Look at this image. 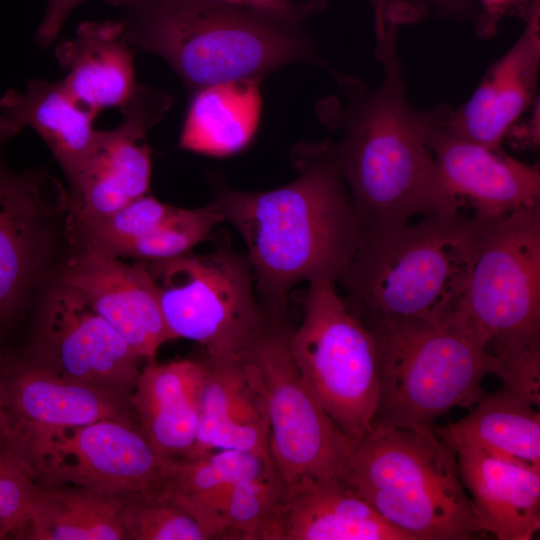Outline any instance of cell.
<instances>
[{"mask_svg":"<svg viewBox=\"0 0 540 540\" xmlns=\"http://www.w3.org/2000/svg\"><path fill=\"white\" fill-rule=\"evenodd\" d=\"M301 324L288 346L310 393L352 441L373 429L380 391L379 355L369 328L345 304L335 282L308 283Z\"/></svg>","mask_w":540,"mask_h":540,"instance_id":"obj_9","label":"cell"},{"mask_svg":"<svg viewBox=\"0 0 540 540\" xmlns=\"http://www.w3.org/2000/svg\"><path fill=\"white\" fill-rule=\"evenodd\" d=\"M203 360L150 361L130 394L133 416L152 445L170 458L192 451L199 425Z\"/></svg>","mask_w":540,"mask_h":540,"instance_id":"obj_21","label":"cell"},{"mask_svg":"<svg viewBox=\"0 0 540 540\" xmlns=\"http://www.w3.org/2000/svg\"><path fill=\"white\" fill-rule=\"evenodd\" d=\"M171 104L165 92L136 85L120 109L121 122L112 129L96 131L81 167L68 182V217L109 215L148 194L151 152L146 134Z\"/></svg>","mask_w":540,"mask_h":540,"instance_id":"obj_14","label":"cell"},{"mask_svg":"<svg viewBox=\"0 0 540 540\" xmlns=\"http://www.w3.org/2000/svg\"><path fill=\"white\" fill-rule=\"evenodd\" d=\"M344 483L412 540L484 534L456 451L436 434L373 426L354 441Z\"/></svg>","mask_w":540,"mask_h":540,"instance_id":"obj_5","label":"cell"},{"mask_svg":"<svg viewBox=\"0 0 540 540\" xmlns=\"http://www.w3.org/2000/svg\"><path fill=\"white\" fill-rule=\"evenodd\" d=\"M97 115L81 104L62 81L34 79L24 91L8 89L0 98V131L13 138L25 127L34 130L68 182L92 146Z\"/></svg>","mask_w":540,"mask_h":540,"instance_id":"obj_23","label":"cell"},{"mask_svg":"<svg viewBox=\"0 0 540 540\" xmlns=\"http://www.w3.org/2000/svg\"><path fill=\"white\" fill-rule=\"evenodd\" d=\"M223 221L224 217L213 201L195 209L175 207L156 228L128 246L122 258L151 262L188 254Z\"/></svg>","mask_w":540,"mask_h":540,"instance_id":"obj_31","label":"cell"},{"mask_svg":"<svg viewBox=\"0 0 540 540\" xmlns=\"http://www.w3.org/2000/svg\"><path fill=\"white\" fill-rule=\"evenodd\" d=\"M287 320L267 318L247 356L259 370L267 401L269 451L285 486L343 481L354 441L330 419L291 357Z\"/></svg>","mask_w":540,"mask_h":540,"instance_id":"obj_11","label":"cell"},{"mask_svg":"<svg viewBox=\"0 0 540 540\" xmlns=\"http://www.w3.org/2000/svg\"><path fill=\"white\" fill-rule=\"evenodd\" d=\"M83 1L86 0H47L44 17L36 32L37 44L41 47H48L53 43L69 14ZM103 1L122 8L130 2V0Z\"/></svg>","mask_w":540,"mask_h":540,"instance_id":"obj_35","label":"cell"},{"mask_svg":"<svg viewBox=\"0 0 540 540\" xmlns=\"http://www.w3.org/2000/svg\"><path fill=\"white\" fill-rule=\"evenodd\" d=\"M265 540H412L343 481L285 486Z\"/></svg>","mask_w":540,"mask_h":540,"instance_id":"obj_20","label":"cell"},{"mask_svg":"<svg viewBox=\"0 0 540 540\" xmlns=\"http://www.w3.org/2000/svg\"><path fill=\"white\" fill-rule=\"evenodd\" d=\"M204 361L197 438L186 457L240 450L271 460L266 394L256 365L248 356Z\"/></svg>","mask_w":540,"mask_h":540,"instance_id":"obj_19","label":"cell"},{"mask_svg":"<svg viewBox=\"0 0 540 540\" xmlns=\"http://www.w3.org/2000/svg\"><path fill=\"white\" fill-rule=\"evenodd\" d=\"M427 11L433 8L439 14L453 17H467L475 14L470 0H417Z\"/></svg>","mask_w":540,"mask_h":540,"instance_id":"obj_39","label":"cell"},{"mask_svg":"<svg viewBox=\"0 0 540 540\" xmlns=\"http://www.w3.org/2000/svg\"><path fill=\"white\" fill-rule=\"evenodd\" d=\"M450 108L429 110L427 142L445 192L475 216L494 219L540 205V172L502 151L468 140L446 127Z\"/></svg>","mask_w":540,"mask_h":540,"instance_id":"obj_15","label":"cell"},{"mask_svg":"<svg viewBox=\"0 0 540 540\" xmlns=\"http://www.w3.org/2000/svg\"><path fill=\"white\" fill-rule=\"evenodd\" d=\"M0 450L36 485H74L127 499L160 497L174 460L152 445L135 419L7 431Z\"/></svg>","mask_w":540,"mask_h":540,"instance_id":"obj_8","label":"cell"},{"mask_svg":"<svg viewBox=\"0 0 540 540\" xmlns=\"http://www.w3.org/2000/svg\"><path fill=\"white\" fill-rule=\"evenodd\" d=\"M298 177L266 192L215 185L213 202L239 232L268 318L287 320L300 282L340 281L358 249L361 226L330 141L294 150Z\"/></svg>","mask_w":540,"mask_h":540,"instance_id":"obj_2","label":"cell"},{"mask_svg":"<svg viewBox=\"0 0 540 540\" xmlns=\"http://www.w3.org/2000/svg\"><path fill=\"white\" fill-rule=\"evenodd\" d=\"M55 56L67 71L63 84L97 114L121 109L137 85L134 51L121 21L81 23L74 38L56 46Z\"/></svg>","mask_w":540,"mask_h":540,"instance_id":"obj_24","label":"cell"},{"mask_svg":"<svg viewBox=\"0 0 540 540\" xmlns=\"http://www.w3.org/2000/svg\"><path fill=\"white\" fill-rule=\"evenodd\" d=\"M0 389L6 410L5 433L135 419L128 397L60 377L25 357L4 362Z\"/></svg>","mask_w":540,"mask_h":540,"instance_id":"obj_18","label":"cell"},{"mask_svg":"<svg viewBox=\"0 0 540 540\" xmlns=\"http://www.w3.org/2000/svg\"><path fill=\"white\" fill-rule=\"evenodd\" d=\"M532 0H478L480 12L476 19V29L482 38L495 35L499 23L507 14L513 12L521 16Z\"/></svg>","mask_w":540,"mask_h":540,"instance_id":"obj_36","label":"cell"},{"mask_svg":"<svg viewBox=\"0 0 540 540\" xmlns=\"http://www.w3.org/2000/svg\"><path fill=\"white\" fill-rule=\"evenodd\" d=\"M462 483L483 533L531 540L540 530V469L471 448H455Z\"/></svg>","mask_w":540,"mask_h":540,"instance_id":"obj_22","label":"cell"},{"mask_svg":"<svg viewBox=\"0 0 540 540\" xmlns=\"http://www.w3.org/2000/svg\"><path fill=\"white\" fill-rule=\"evenodd\" d=\"M59 280L82 294L142 360L155 361L159 348L173 340L145 262L128 264L120 258L76 251Z\"/></svg>","mask_w":540,"mask_h":540,"instance_id":"obj_16","label":"cell"},{"mask_svg":"<svg viewBox=\"0 0 540 540\" xmlns=\"http://www.w3.org/2000/svg\"><path fill=\"white\" fill-rule=\"evenodd\" d=\"M174 208L146 194L109 215H66L64 234L77 251L121 259L128 246L156 228Z\"/></svg>","mask_w":540,"mask_h":540,"instance_id":"obj_29","label":"cell"},{"mask_svg":"<svg viewBox=\"0 0 540 540\" xmlns=\"http://www.w3.org/2000/svg\"><path fill=\"white\" fill-rule=\"evenodd\" d=\"M485 219L461 211L363 233L340 280L362 322L442 324L454 316L480 247Z\"/></svg>","mask_w":540,"mask_h":540,"instance_id":"obj_4","label":"cell"},{"mask_svg":"<svg viewBox=\"0 0 540 540\" xmlns=\"http://www.w3.org/2000/svg\"><path fill=\"white\" fill-rule=\"evenodd\" d=\"M5 427H6V410H5V404H4L3 396L0 389V447L4 438Z\"/></svg>","mask_w":540,"mask_h":540,"instance_id":"obj_40","label":"cell"},{"mask_svg":"<svg viewBox=\"0 0 540 540\" xmlns=\"http://www.w3.org/2000/svg\"><path fill=\"white\" fill-rule=\"evenodd\" d=\"M123 8L128 43L161 57L191 95L211 85L261 81L292 62L331 76L337 71L305 29L318 9L279 13L220 0H130Z\"/></svg>","mask_w":540,"mask_h":540,"instance_id":"obj_3","label":"cell"},{"mask_svg":"<svg viewBox=\"0 0 540 540\" xmlns=\"http://www.w3.org/2000/svg\"><path fill=\"white\" fill-rule=\"evenodd\" d=\"M4 362H5V361H4V359H3V356H2V353H1V349H0V369H1V367L3 366Z\"/></svg>","mask_w":540,"mask_h":540,"instance_id":"obj_41","label":"cell"},{"mask_svg":"<svg viewBox=\"0 0 540 540\" xmlns=\"http://www.w3.org/2000/svg\"><path fill=\"white\" fill-rule=\"evenodd\" d=\"M363 323L379 355L373 426L435 434V422L444 413L477 403L485 393L481 383L486 376L502 378L499 359L452 321Z\"/></svg>","mask_w":540,"mask_h":540,"instance_id":"obj_6","label":"cell"},{"mask_svg":"<svg viewBox=\"0 0 540 540\" xmlns=\"http://www.w3.org/2000/svg\"><path fill=\"white\" fill-rule=\"evenodd\" d=\"M24 357L60 377L128 398L142 360L82 294L60 280L40 303Z\"/></svg>","mask_w":540,"mask_h":540,"instance_id":"obj_12","label":"cell"},{"mask_svg":"<svg viewBox=\"0 0 540 540\" xmlns=\"http://www.w3.org/2000/svg\"><path fill=\"white\" fill-rule=\"evenodd\" d=\"M525 27L511 48L486 71L469 99L448 113L454 134L501 148L506 134L536 100L540 68V1L522 15Z\"/></svg>","mask_w":540,"mask_h":540,"instance_id":"obj_17","label":"cell"},{"mask_svg":"<svg viewBox=\"0 0 540 540\" xmlns=\"http://www.w3.org/2000/svg\"><path fill=\"white\" fill-rule=\"evenodd\" d=\"M145 264L173 339L198 343L210 359L247 356L267 321L247 258L221 248Z\"/></svg>","mask_w":540,"mask_h":540,"instance_id":"obj_10","label":"cell"},{"mask_svg":"<svg viewBox=\"0 0 540 540\" xmlns=\"http://www.w3.org/2000/svg\"><path fill=\"white\" fill-rule=\"evenodd\" d=\"M273 468L269 458L240 450L174 458L160 497L181 507L200 524L209 540H216L219 511L230 489Z\"/></svg>","mask_w":540,"mask_h":540,"instance_id":"obj_27","label":"cell"},{"mask_svg":"<svg viewBox=\"0 0 540 540\" xmlns=\"http://www.w3.org/2000/svg\"><path fill=\"white\" fill-rule=\"evenodd\" d=\"M260 82L248 79L216 84L191 95L179 147L217 157L244 149L259 124Z\"/></svg>","mask_w":540,"mask_h":540,"instance_id":"obj_26","label":"cell"},{"mask_svg":"<svg viewBox=\"0 0 540 540\" xmlns=\"http://www.w3.org/2000/svg\"><path fill=\"white\" fill-rule=\"evenodd\" d=\"M367 1L373 11L376 39L402 26L414 24L427 14V10L417 0Z\"/></svg>","mask_w":540,"mask_h":540,"instance_id":"obj_34","label":"cell"},{"mask_svg":"<svg viewBox=\"0 0 540 540\" xmlns=\"http://www.w3.org/2000/svg\"><path fill=\"white\" fill-rule=\"evenodd\" d=\"M127 500L74 485H36L23 539L126 540Z\"/></svg>","mask_w":540,"mask_h":540,"instance_id":"obj_28","label":"cell"},{"mask_svg":"<svg viewBox=\"0 0 540 540\" xmlns=\"http://www.w3.org/2000/svg\"><path fill=\"white\" fill-rule=\"evenodd\" d=\"M526 120H519L511 126L506 134L510 144L516 149H535L540 142V109L536 99Z\"/></svg>","mask_w":540,"mask_h":540,"instance_id":"obj_37","label":"cell"},{"mask_svg":"<svg viewBox=\"0 0 540 540\" xmlns=\"http://www.w3.org/2000/svg\"><path fill=\"white\" fill-rule=\"evenodd\" d=\"M226 3L279 13H297L311 9H325L326 0H220Z\"/></svg>","mask_w":540,"mask_h":540,"instance_id":"obj_38","label":"cell"},{"mask_svg":"<svg viewBox=\"0 0 540 540\" xmlns=\"http://www.w3.org/2000/svg\"><path fill=\"white\" fill-rule=\"evenodd\" d=\"M397 39L394 30L377 40L376 87L338 71V94L315 108L339 135L330 144L362 234L461 209L445 192L427 142L429 110L408 100Z\"/></svg>","mask_w":540,"mask_h":540,"instance_id":"obj_1","label":"cell"},{"mask_svg":"<svg viewBox=\"0 0 540 540\" xmlns=\"http://www.w3.org/2000/svg\"><path fill=\"white\" fill-rule=\"evenodd\" d=\"M126 540H209L200 524L167 498H131L121 512Z\"/></svg>","mask_w":540,"mask_h":540,"instance_id":"obj_32","label":"cell"},{"mask_svg":"<svg viewBox=\"0 0 540 540\" xmlns=\"http://www.w3.org/2000/svg\"><path fill=\"white\" fill-rule=\"evenodd\" d=\"M283 491L275 468L235 484L219 511L217 539L265 540Z\"/></svg>","mask_w":540,"mask_h":540,"instance_id":"obj_30","label":"cell"},{"mask_svg":"<svg viewBox=\"0 0 540 540\" xmlns=\"http://www.w3.org/2000/svg\"><path fill=\"white\" fill-rule=\"evenodd\" d=\"M450 321L492 352L503 371L540 361V205L485 219Z\"/></svg>","mask_w":540,"mask_h":540,"instance_id":"obj_7","label":"cell"},{"mask_svg":"<svg viewBox=\"0 0 540 540\" xmlns=\"http://www.w3.org/2000/svg\"><path fill=\"white\" fill-rule=\"evenodd\" d=\"M0 132V324L10 325L40 282L51 258L68 191L43 168L9 170Z\"/></svg>","mask_w":540,"mask_h":540,"instance_id":"obj_13","label":"cell"},{"mask_svg":"<svg viewBox=\"0 0 540 540\" xmlns=\"http://www.w3.org/2000/svg\"><path fill=\"white\" fill-rule=\"evenodd\" d=\"M474 406L466 417L435 426V434L454 449L467 447L540 469L539 407L503 386L484 393Z\"/></svg>","mask_w":540,"mask_h":540,"instance_id":"obj_25","label":"cell"},{"mask_svg":"<svg viewBox=\"0 0 540 540\" xmlns=\"http://www.w3.org/2000/svg\"><path fill=\"white\" fill-rule=\"evenodd\" d=\"M36 484L0 451V540L23 539Z\"/></svg>","mask_w":540,"mask_h":540,"instance_id":"obj_33","label":"cell"}]
</instances>
